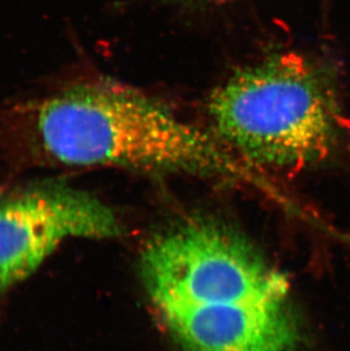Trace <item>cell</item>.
<instances>
[{
	"mask_svg": "<svg viewBox=\"0 0 350 351\" xmlns=\"http://www.w3.org/2000/svg\"><path fill=\"white\" fill-rule=\"evenodd\" d=\"M0 136L40 162L250 180L213 131L115 80H76L0 108Z\"/></svg>",
	"mask_w": 350,
	"mask_h": 351,
	"instance_id": "1",
	"label": "cell"
},
{
	"mask_svg": "<svg viewBox=\"0 0 350 351\" xmlns=\"http://www.w3.org/2000/svg\"><path fill=\"white\" fill-rule=\"evenodd\" d=\"M152 307L183 351H296L289 285L245 239L192 223L152 239L140 261Z\"/></svg>",
	"mask_w": 350,
	"mask_h": 351,
	"instance_id": "2",
	"label": "cell"
},
{
	"mask_svg": "<svg viewBox=\"0 0 350 351\" xmlns=\"http://www.w3.org/2000/svg\"><path fill=\"white\" fill-rule=\"evenodd\" d=\"M207 113L213 132L256 165H316L349 136L334 73L303 53H275L237 71L211 91Z\"/></svg>",
	"mask_w": 350,
	"mask_h": 351,
	"instance_id": "3",
	"label": "cell"
},
{
	"mask_svg": "<svg viewBox=\"0 0 350 351\" xmlns=\"http://www.w3.org/2000/svg\"><path fill=\"white\" fill-rule=\"evenodd\" d=\"M121 234V223L108 206L63 183L10 193L0 199V292L34 274L67 239Z\"/></svg>",
	"mask_w": 350,
	"mask_h": 351,
	"instance_id": "4",
	"label": "cell"
}]
</instances>
